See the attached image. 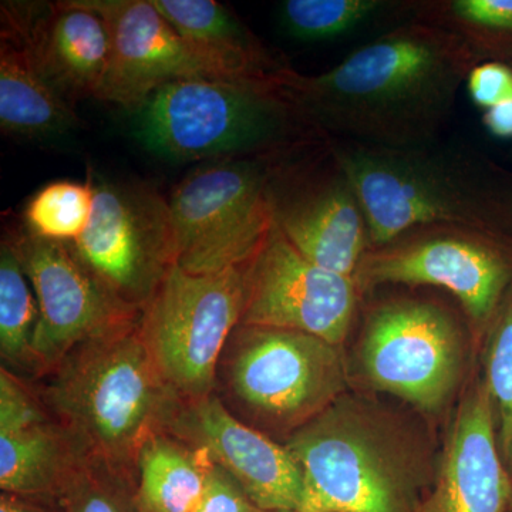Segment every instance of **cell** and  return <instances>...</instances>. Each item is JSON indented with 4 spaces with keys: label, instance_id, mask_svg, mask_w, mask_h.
<instances>
[{
    "label": "cell",
    "instance_id": "cell-12",
    "mask_svg": "<svg viewBox=\"0 0 512 512\" xmlns=\"http://www.w3.org/2000/svg\"><path fill=\"white\" fill-rule=\"evenodd\" d=\"M271 197L275 225L299 254L355 278L369 249L365 212L328 141L279 161Z\"/></svg>",
    "mask_w": 512,
    "mask_h": 512
},
{
    "label": "cell",
    "instance_id": "cell-30",
    "mask_svg": "<svg viewBox=\"0 0 512 512\" xmlns=\"http://www.w3.org/2000/svg\"><path fill=\"white\" fill-rule=\"evenodd\" d=\"M194 512H265L256 507L237 481L215 464L200 505Z\"/></svg>",
    "mask_w": 512,
    "mask_h": 512
},
{
    "label": "cell",
    "instance_id": "cell-21",
    "mask_svg": "<svg viewBox=\"0 0 512 512\" xmlns=\"http://www.w3.org/2000/svg\"><path fill=\"white\" fill-rule=\"evenodd\" d=\"M185 39L258 79L279 80L291 69L272 55L228 8L214 0H150Z\"/></svg>",
    "mask_w": 512,
    "mask_h": 512
},
{
    "label": "cell",
    "instance_id": "cell-31",
    "mask_svg": "<svg viewBox=\"0 0 512 512\" xmlns=\"http://www.w3.org/2000/svg\"><path fill=\"white\" fill-rule=\"evenodd\" d=\"M483 124L495 137L512 138V101L485 110Z\"/></svg>",
    "mask_w": 512,
    "mask_h": 512
},
{
    "label": "cell",
    "instance_id": "cell-26",
    "mask_svg": "<svg viewBox=\"0 0 512 512\" xmlns=\"http://www.w3.org/2000/svg\"><path fill=\"white\" fill-rule=\"evenodd\" d=\"M94 190L90 181H53L30 197L23 227L43 239L73 244L92 221Z\"/></svg>",
    "mask_w": 512,
    "mask_h": 512
},
{
    "label": "cell",
    "instance_id": "cell-17",
    "mask_svg": "<svg viewBox=\"0 0 512 512\" xmlns=\"http://www.w3.org/2000/svg\"><path fill=\"white\" fill-rule=\"evenodd\" d=\"M2 36L12 39L67 103L99 96L111 37L99 13L82 0L3 2Z\"/></svg>",
    "mask_w": 512,
    "mask_h": 512
},
{
    "label": "cell",
    "instance_id": "cell-5",
    "mask_svg": "<svg viewBox=\"0 0 512 512\" xmlns=\"http://www.w3.org/2000/svg\"><path fill=\"white\" fill-rule=\"evenodd\" d=\"M284 446L301 468L298 512H419L434 480L413 433L345 394Z\"/></svg>",
    "mask_w": 512,
    "mask_h": 512
},
{
    "label": "cell",
    "instance_id": "cell-4",
    "mask_svg": "<svg viewBox=\"0 0 512 512\" xmlns=\"http://www.w3.org/2000/svg\"><path fill=\"white\" fill-rule=\"evenodd\" d=\"M285 76L167 84L130 110L134 134L150 153L171 161L296 156L328 138L293 103Z\"/></svg>",
    "mask_w": 512,
    "mask_h": 512
},
{
    "label": "cell",
    "instance_id": "cell-6",
    "mask_svg": "<svg viewBox=\"0 0 512 512\" xmlns=\"http://www.w3.org/2000/svg\"><path fill=\"white\" fill-rule=\"evenodd\" d=\"M340 348L295 330L237 326L222 353L217 389L242 412L291 436L345 393Z\"/></svg>",
    "mask_w": 512,
    "mask_h": 512
},
{
    "label": "cell",
    "instance_id": "cell-28",
    "mask_svg": "<svg viewBox=\"0 0 512 512\" xmlns=\"http://www.w3.org/2000/svg\"><path fill=\"white\" fill-rule=\"evenodd\" d=\"M485 373V387L497 417L498 447L512 476V288L493 320Z\"/></svg>",
    "mask_w": 512,
    "mask_h": 512
},
{
    "label": "cell",
    "instance_id": "cell-20",
    "mask_svg": "<svg viewBox=\"0 0 512 512\" xmlns=\"http://www.w3.org/2000/svg\"><path fill=\"white\" fill-rule=\"evenodd\" d=\"M73 106L37 72L26 50L12 39L0 42V128L6 136L50 140L74 130Z\"/></svg>",
    "mask_w": 512,
    "mask_h": 512
},
{
    "label": "cell",
    "instance_id": "cell-3",
    "mask_svg": "<svg viewBox=\"0 0 512 512\" xmlns=\"http://www.w3.org/2000/svg\"><path fill=\"white\" fill-rule=\"evenodd\" d=\"M36 390L84 457L136 481L137 458L181 399L167 386L140 320L73 349Z\"/></svg>",
    "mask_w": 512,
    "mask_h": 512
},
{
    "label": "cell",
    "instance_id": "cell-2",
    "mask_svg": "<svg viewBox=\"0 0 512 512\" xmlns=\"http://www.w3.org/2000/svg\"><path fill=\"white\" fill-rule=\"evenodd\" d=\"M365 212L369 248L426 225H458L508 235L512 185L487 158L434 143L387 148L328 140Z\"/></svg>",
    "mask_w": 512,
    "mask_h": 512
},
{
    "label": "cell",
    "instance_id": "cell-25",
    "mask_svg": "<svg viewBox=\"0 0 512 512\" xmlns=\"http://www.w3.org/2000/svg\"><path fill=\"white\" fill-rule=\"evenodd\" d=\"M409 2L386 0H286L281 6V25L302 42L335 39L393 15L404 19Z\"/></svg>",
    "mask_w": 512,
    "mask_h": 512
},
{
    "label": "cell",
    "instance_id": "cell-7",
    "mask_svg": "<svg viewBox=\"0 0 512 512\" xmlns=\"http://www.w3.org/2000/svg\"><path fill=\"white\" fill-rule=\"evenodd\" d=\"M279 161L225 158L178 184L168 202L180 268L218 274L254 258L274 227L271 180Z\"/></svg>",
    "mask_w": 512,
    "mask_h": 512
},
{
    "label": "cell",
    "instance_id": "cell-11",
    "mask_svg": "<svg viewBox=\"0 0 512 512\" xmlns=\"http://www.w3.org/2000/svg\"><path fill=\"white\" fill-rule=\"evenodd\" d=\"M463 335L453 313L427 299L399 298L367 315L360 363L377 390L439 412L463 373Z\"/></svg>",
    "mask_w": 512,
    "mask_h": 512
},
{
    "label": "cell",
    "instance_id": "cell-10",
    "mask_svg": "<svg viewBox=\"0 0 512 512\" xmlns=\"http://www.w3.org/2000/svg\"><path fill=\"white\" fill-rule=\"evenodd\" d=\"M92 221L74 241V254L101 284L143 312L177 264L170 202L151 185L90 177Z\"/></svg>",
    "mask_w": 512,
    "mask_h": 512
},
{
    "label": "cell",
    "instance_id": "cell-9",
    "mask_svg": "<svg viewBox=\"0 0 512 512\" xmlns=\"http://www.w3.org/2000/svg\"><path fill=\"white\" fill-rule=\"evenodd\" d=\"M511 237L426 225L367 249L355 274L359 292L382 285L436 286L456 296L478 328L493 323L512 288Z\"/></svg>",
    "mask_w": 512,
    "mask_h": 512
},
{
    "label": "cell",
    "instance_id": "cell-1",
    "mask_svg": "<svg viewBox=\"0 0 512 512\" xmlns=\"http://www.w3.org/2000/svg\"><path fill=\"white\" fill-rule=\"evenodd\" d=\"M480 63L453 30L406 18L328 72L289 70L284 87L329 140L416 148L439 143L461 86Z\"/></svg>",
    "mask_w": 512,
    "mask_h": 512
},
{
    "label": "cell",
    "instance_id": "cell-16",
    "mask_svg": "<svg viewBox=\"0 0 512 512\" xmlns=\"http://www.w3.org/2000/svg\"><path fill=\"white\" fill-rule=\"evenodd\" d=\"M164 433L204 448L262 511H299L303 478L295 458L284 444L238 419L217 393L181 400Z\"/></svg>",
    "mask_w": 512,
    "mask_h": 512
},
{
    "label": "cell",
    "instance_id": "cell-22",
    "mask_svg": "<svg viewBox=\"0 0 512 512\" xmlns=\"http://www.w3.org/2000/svg\"><path fill=\"white\" fill-rule=\"evenodd\" d=\"M215 463L204 448L171 434H153L140 450L136 504L140 512H194Z\"/></svg>",
    "mask_w": 512,
    "mask_h": 512
},
{
    "label": "cell",
    "instance_id": "cell-19",
    "mask_svg": "<svg viewBox=\"0 0 512 512\" xmlns=\"http://www.w3.org/2000/svg\"><path fill=\"white\" fill-rule=\"evenodd\" d=\"M493 404L485 383L468 387L419 512H508L510 471L498 447Z\"/></svg>",
    "mask_w": 512,
    "mask_h": 512
},
{
    "label": "cell",
    "instance_id": "cell-15",
    "mask_svg": "<svg viewBox=\"0 0 512 512\" xmlns=\"http://www.w3.org/2000/svg\"><path fill=\"white\" fill-rule=\"evenodd\" d=\"M238 326L295 330L342 346L355 316V278L320 268L299 254L281 229L245 265Z\"/></svg>",
    "mask_w": 512,
    "mask_h": 512
},
{
    "label": "cell",
    "instance_id": "cell-23",
    "mask_svg": "<svg viewBox=\"0 0 512 512\" xmlns=\"http://www.w3.org/2000/svg\"><path fill=\"white\" fill-rule=\"evenodd\" d=\"M39 303L8 238L0 248V357L2 367L26 380L37 379L33 339Z\"/></svg>",
    "mask_w": 512,
    "mask_h": 512
},
{
    "label": "cell",
    "instance_id": "cell-8",
    "mask_svg": "<svg viewBox=\"0 0 512 512\" xmlns=\"http://www.w3.org/2000/svg\"><path fill=\"white\" fill-rule=\"evenodd\" d=\"M244 268L195 275L175 264L141 312V335L181 400L217 390L222 353L244 309Z\"/></svg>",
    "mask_w": 512,
    "mask_h": 512
},
{
    "label": "cell",
    "instance_id": "cell-34",
    "mask_svg": "<svg viewBox=\"0 0 512 512\" xmlns=\"http://www.w3.org/2000/svg\"><path fill=\"white\" fill-rule=\"evenodd\" d=\"M508 512H512V498H511L510 508H508Z\"/></svg>",
    "mask_w": 512,
    "mask_h": 512
},
{
    "label": "cell",
    "instance_id": "cell-33",
    "mask_svg": "<svg viewBox=\"0 0 512 512\" xmlns=\"http://www.w3.org/2000/svg\"><path fill=\"white\" fill-rule=\"evenodd\" d=\"M494 60H498V62L507 63L508 66L512 67V46L508 47V49L503 50Z\"/></svg>",
    "mask_w": 512,
    "mask_h": 512
},
{
    "label": "cell",
    "instance_id": "cell-14",
    "mask_svg": "<svg viewBox=\"0 0 512 512\" xmlns=\"http://www.w3.org/2000/svg\"><path fill=\"white\" fill-rule=\"evenodd\" d=\"M82 2L104 19L111 37L109 67L97 100L133 110L158 89L178 80L258 79L185 39L150 0Z\"/></svg>",
    "mask_w": 512,
    "mask_h": 512
},
{
    "label": "cell",
    "instance_id": "cell-32",
    "mask_svg": "<svg viewBox=\"0 0 512 512\" xmlns=\"http://www.w3.org/2000/svg\"><path fill=\"white\" fill-rule=\"evenodd\" d=\"M0 512H59L55 503L30 500L18 495H0Z\"/></svg>",
    "mask_w": 512,
    "mask_h": 512
},
{
    "label": "cell",
    "instance_id": "cell-13",
    "mask_svg": "<svg viewBox=\"0 0 512 512\" xmlns=\"http://www.w3.org/2000/svg\"><path fill=\"white\" fill-rule=\"evenodd\" d=\"M6 238L39 303L33 339L37 379L49 375L77 346L140 320L141 312L101 284L74 254L72 245L37 237L25 227Z\"/></svg>",
    "mask_w": 512,
    "mask_h": 512
},
{
    "label": "cell",
    "instance_id": "cell-24",
    "mask_svg": "<svg viewBox=\"0 0 512 512\" xmlns=\"http://www.w3.org/2000/svg\"><path fill=\"white\" fill-rule=\"evenodd\" d=\"M407 18L453 30L476 50L481 62L512 46V0H430L410 2Z\"/></svg>",
    "mask_w": 512,
    "mask_h": 512
},
{
    "label": "cell",
    "instance_id": "cell-29",
    "mask_svg": "<svg viewBox=\"0 0 512 512\" xmlns=\"http://www.w3.org/2000/svg\"><path fill=\"white\" fill-rule=\"evenodd\" d=\"M471 100L488 110L512 101V67L498 60H485L471 70L467 79Z\"/></svg>",
    "mask_w": 512,
    "mask_h": 512
},
{
    "label": "cell",
    "instance_id": "cell-18",
    "mask_svg": "<svg viewBox=\"0 0 512 512\" xmlns=\"http://www.w3.org/2000/svg\"><path fill=\"white\" fill-rule=\"evenodd\" d=\"M87 460L26 380L0 369V490L56 503Z\"/></svg>",
    "mask_w": 512,
    "mask_h": 512
},
{
    "label": "cell",
    "instance_id": "cell-27",
    "mask_svg": "<svg viewBox=\"0 0 512 512\" xmlns=\"http://www.w3.org/2000/svg\"><path fill=\"white\" fill-rule=\"evenodd\" d=\"M59 512H140L136 481L87 458L56 500Z\"/></svg>",
    "mask_w": 512,
    "mask_h": 512
}]
</instances>
